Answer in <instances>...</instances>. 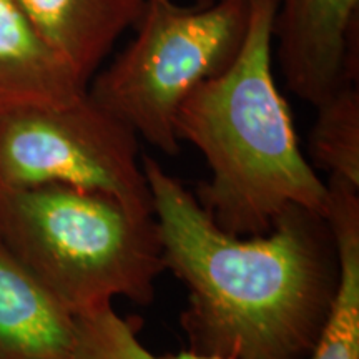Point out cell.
<instances>
[{
	"label": "cell",
	"instance_id": "6da1fadb",
	"mask_svg": "<svg viewBox=\"0 0 359 359\" xmlns=\"http://www.w3.org/2000/svg\"><path fill=\"white\" fill-rule=\"evenodd\" d=\"M170 269L188 291L190 351L224 359H306L325 326L339 264L326 218L291 206L268 233L219 230L151 156H142Z\"/></svg>",
	"mask_w": 359,
	"mask_h": 359
},
{
	"label": "cell",
	"instance_id": "7a4b0ae2",
	"mask_svg": "<svg viewBox=\"0 0 359 359\" xmlns=\"http://www.w3.org/2000/svg\"><path fill=\"white\" fill-rule=\"evenodd\" d=\"M276 0H250L233 64L188 93L175 116L180 142L205 156L212 177L196 191L219 230L268 233L291 206L326 218L330 190L299 148L288 103L273 77Z\"/></svg>",
	"mask_w": 359,
	"mask_h": 359
},
{
	"label": "cell",
	"instance_id": "3957f363",
	"mask_svg": "<svg viewBox=\"0 0 359 359\" xmlns=\"http://www.w3.org/2000/svg\"><path fill=\"white\" fill-rule=\"evenodd\" d=\"M0 241L74 316L151 303L165 271L154 217L75 188L0 190Z\"/></svg>",
	"mask_w": 359,
	"mask_h": 359
},
{
	"label": "cell",
	"instance_id": "277c9868",
	"mask_svg": "<svg viewBox=\"0 0 359 359\" xmlns=\"http://www.w3.org/2000/svg\"><path fill=\"white\" fill-rule=\"evenodd\" d=\"M248 19L250 0H206L195 7L147 0L133 40L98 72L87 93L138 138L177 155L180 105L196 85L233 64Z\"/></svg>",
	"mask_w": 359,
	"mask_h": 359
},
{
	"label": "cell",
	"instance_id": "5b68a950",
	"mask_svg": "<svg viewBox=\"0 0 359 359\" xmlns=\"http://www.w3.org/2000/svg\"><path fill=\"white\" fill-rule=\"evenodd\" d=\"M67 187L154 217L138 137L87 92L62 105L0 110V190Z\"/></svg>",
	"mask_w": 359,
	"mask_h": 359
},
{
	"label": "cell",
	"instance_id": "8992f818",
	"mask_svg": "<svg viewBox=\"0 0 359 359\" xmlns=\"http://www.w3.org/2000/svg\"><path fill=\"white\" fill-rule=\"evenodd\" d=\"M359 0H276L273 42L290 92L309 105L358 83Z\"/></svg>",
	"mask_w": 359,
	"mask_h": 359
},
{
	"label": "cell",
	"instance_id": "52a82bcc",
	"mask_svg": "<svg viewBox=\"0 0 359 359\" xmlns=\"http://www.w3.org/2000/svg\"><path fill=\"white\" fill-rule=\"evenodd\" d=\"M77 316L0 241V359H72Z\"/></svg>",
	"mask_w": 359,
	"mask_h": 359
},
{
	"label": "cell",
	"instance_id": "ba28073f",
	"mask_svg": "<svg viewBox=\"0 0 359 359\" xmlns=\"http://www.w3.org/2000/svg\"><path fill=\"white\" fill-rule=\"evenodd\" d=\"M87 92L17 0H0V110L62 105Z\"/></svg>",
	"mask_w": 359,
	"mask_h": 359
},
{
	"label": "cell",
	"instance_id": "9c48e42d",
	"mask_svg": "<svg viewBox=\"0 0 359 359\" xmlns=\"http://www.w3.org/2000/svg\"><path fill=\"white\" fill-rule=\"evenodd\" d=\"M42 37L90 83L147 0H17Z\"/></svg>",
	"mask_w": 359,
	"mask_h": 359
},
{
	"label": "cell",
	"instance_id": "30bf717a",
	"mask_svg": "<svg viewBox=\"0 0 359 359\" xmlns=\"http://www.w3.org/2000/svg\"><path fill=\"white\" fill-rule=\"evenodd\" d=\"M326 222L338 255L333 304L306 359H359V188L330 175Z\"/></svg>",
	"mask_w": 359,
	"mask_h": 359
},
{
	"label": "cell",
	"instance_id": "8fae6325",
	"mask_svg": "<svg viewBox=\"0 0 359 359\" xmlns=\"http://www.w3.org/2000/svg\"><path fill=\"white\" fill-rule=\"evenodd\" d=\"M316 120L309 132L311 165L359 188V88L343 87L314 107Z\"/></svg>",
	"mask_w": 359,
	"mask_h": 359
},
{
	"label": "cell",
	"instance_id": "7c38bea8",
	"mask_svg": "<svg viewBox=\"0 0 359 359\" xmlns=\"http://www.w3.org/2000/svg\"><path fill=\"white\" fill-rule=\"evenodd\" d=\"M72 359H224L193 351L158 356L138 338L137 330L114 306L77 316V339Z\"/></svg>",
	"mask_w": 359,
	"mask_h": 359
}]
</instances>
